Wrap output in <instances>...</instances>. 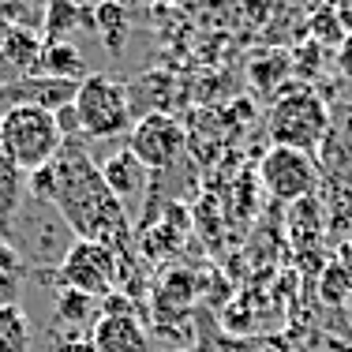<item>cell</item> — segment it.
I'll list each match as a JSON object with an SVG mask.
<instances>
[{"label":"cell","instance_id":"cell-1","mask_svg":"<svg viewBox=\"0 0 352 352\" xmlns=\"http://www.w3.org/2000/svg\"><path fill=\"white\" fill-rule=\"evenodd\" d=\"M27 191H34L38 203H49L60 214V221L75 232V240H94L116 255L131 251L128 210L105 188L98 162L87 154L79 139H68L53 162L30 173Z\"/></svg>","mask_w":352,"mask_h":352},{"label":"cell","instance_id":"cell-2","mask_svg":"<svg viewBox=\"0 0 352 352\" xmlns=\"http://www.w3.org/2000/svg\"><path fill=\"white\" fill-rule=\"evenodd\" d=\"M266 131H270L274 146H292L315 154L318 142L330 131V109L322 94H315L307 82H289L281 94L274 98L270 116H266Z\"/></svg>","mask_w":352,"mask_h":352},{"label":"cell","instance_id":"cell-3","mask_svg":"<svg viewBox=\"0 0 352 352\" xmlns=\"http://www.w3.org/2000/svg\"><path fill=\"white\" fill-rule=\"evenodd\" d=\"M72 109L79 116V131L87 139H120L135 124V109H131L128 87L109 79L102 72L79 79Z\"/></svg>","mask_w":352,"mask_h":352},{"label":"cell","instance_id":"cell-4","mask_svg":"<svg viewBox=\"0 0 352 352\" xmlns=\"http://www.w3.org/2000/svg\"><path fill=\"white\" fill-rule=\"evenodd\" d=\"M64 146V135L56 128V116L41 105H15L0 120V150L19 165L23 173H38L49 165Z\"/></svg>","mask_w":352,"mask_h":352},{"label":"cell","instance_id":"cell-5","mask_svg":"<svg viewBox=\"0 0 352 352\" xmlns=\"http://www.w3.org/2000/svg\"><path fill=\"white\" fill-rule=\"evenodd\" d=\"M56 289H79L94 300H105L120 285V255L94 240H72L60 258V270H53Z\"/></svg>","mask_w":352,"mask_h":352},{"label":"cell","instance_id":"cell-6","mask_svg":"<svg viewBox=\"0 0 352 352\" xmlns=\"http://www.w3.org/2000/svg\"><path fill=\"white\" fill-rule=\"evenodd\" d=\"M184 146H188V131H184V124L176 120V116L162 113V109L139 116V120L131 124V131H128V150L139 157V165L146 173L169 169L176 157L184 154Z\"/></svg>","mask_w":352,"mask_h":352},{"label":"cell","instance_id":"cell-7","mask_svg":"<svg viewBox=\"0 0 352 352\" xmlns=\"http://www.w3.org/2000/svg\"><path fill=\"white\" fill-rule=\"evenodd\" d=\"M258 176H263V188L278 203L292 206L311 199L318 184V165H315V154H304V150H292V146H270L263 154Z\"/></svg>","mask_w":352,"mask_h":352},{"label":"cell","instance_id":"cell-8","mask_svg":"<svg viewBox=\"0 0 352 352\" xmlns=\"http://www.w3.org/2000/svg\"><path fill=\"white\" fill-rule=\"evenodd\" d=\"M94 352H146L150 338L135 315H98L90 326Z\"/></svg>","mask_w":352,"mask_h":352},{"label":"cell","instance_id":"cell-9","mask_svg":"<svg viewBox=\"0 0 352 352\" xmlns=\"http://www.w3.org/2000/svg\"><path fill=\"white\" fill-rule=\"evenodd\" d=\"M98 173H102V180H105V188L113 191L116 199H131V195H139L142 188H146V169L139 165V157L131 154L128 146H120L116 154H109L102 165H98Z\"/></svg>","mask_w":352,"mask_h":352},{"label":"cell","instance_id":"cell-10","mask_svg":"<svg viewBox=\"0 0 352 352\" xmlns=\"http://www.w3.org/2000/svg\"><path fill=\"white\" fill-rule=\"evenodd\" d=\"M41 45H45V41H41L34 30H27V27H12V30L0 34V56H4V64L19 75V79L23 75H34Z\"/></svg>","mask_w":352,"mask_h":352},{"label":"cell","instance_id":"cell-11","mask_svg":"<svg viewBox=\"0 0 352 352\" xmlns=\"http://www.w3.org/2000/svg\"><path fill=\"white\" fill-rule=\"evenodd\" d=\"M82 68H87V64H82L79 45H72V41H45V45H41V56H38L34 75L79 82V79H82Z\"/></svg>","mask_w":352,"mask_h":352},{"label":"cell","instance_id":"cell-12","mask_svg":"<svg viewBox=\"0 0 352 352\" xmlns=\"http://www.w3.org/2000/svg\"><path fill=\"white\" fill-rule=\"evenodd\" d=\"M90 30H94V34L105 41V49L120 53L124 41H128V30H131L128 8L113 4V0H102V4H94V12H90Z\"/></svg>","mask_w":352,"mask_h":352},{"label":"cell","instance_id":"cell-13","mask_svg":"<svg viewBox=\"0 0 352 352\" xmlns=\"http://www.w3.org/2000/svg\"><path fill=\"white\" fill-rule=\"evenodd\" d=\"M23 199H27L23 169L0 150V232L12 229V217L23 210Z\"/></svg>","mask_w":352,"mask_h":352},{"label":"cell","instance_id":"cell-14","mask_svg":"<svg viewBox=\"0 0 352 352\" xmlns=\"http://www.w3.org/2000/svg\"><path fill=\"white\" fill-rule=\"evenodd\" d=\"M56 322L64 326V330H79V326H87L90 318H98V300L87 296V292L79 289H56V307H53Z\"/></svg>","mask_w":352,"mask_h":352},{"label":"cell","instance_id":"cell-15","mask_svg":"<svg viewBox=\"0 0 352 352\" xmlns=\"http://www.w3.org/2000/svg\"><path fill=\"white\" fill-rule=\"evenodd\" d=\"M307 30H311L315 45H326V49L341 45L345 30H341V23H338V8H333V0H315V4L307 8Z\"/></svg>","mask_w":352,"mask_h":352},{"label":"cell","instance_id":"cell-16","mask_svg":"<svg viewBox=\"0 0 352 352\" xmlns=\"http://www.w3.org/2000/svg\"><path fill=\"white\" fill-rule=\"evenodd\" d=\"M30 349V318L23 304L0 307V352H27Z\"/></svg>","mask_w":352,"mask_h":352},{"label":"cell","instance_id":"cell-17","mask_svg":"<svg viewBox=\"0 0 352 352\" xmlns=\"http://www.w3.org/2000/svg\"><path fill=\"white\" fill-rule=\"evenodd\" d=\"M289 72H292V56H285V53H263L255 64H251V79L258 82V90H278L285 87V79H289Z\"/></svg>","mask_w":352,"mask_h":352},{"label":"cell","instance_id":"cell-18","mask_svg":"<svg viewBox=\"0 0 352 352\" xmlns=\"http://www.w3.org/2000/svg\"><path fill=\"white\" fill-rule=\"evenodd\" d=\"M318 292H322L326 304H341V300H349V292H352V270H349V266H341V263L326 266Z\"/></svg>","mask_w":352,"mask_h":352},{"label":"cell","instance_id":"cell-19","mask_svg":"<svg viewBox=\"0 0 352 352\" xmlns=\"http://www.w3.org/2000/svg\"><path fill=\"white\" fill-rule=\"evenodd\" d=\"M53 352H94V341L82 330H53Z\"/></svg>","mask_w":352,"mask_h":352},{"label":"cell","instance_id":"cell-20","mask_svg":"<svg viewBox=\"0 0 352 352\" xmlns=\"http://www.w3.org/2000/svg\"><path fill=\"white\" fill-rule=\"evenodd\" d=\"M4 304H19V274L0 266V307Z\"/></svg>","mask_w":352,"mask_h":352},{"label":"cell","instance_id":"cell-21","mask_svg":"<svg viewBox=\"0 0 352 352\" xmlns=\"http://www.w3.org/2000/svg\"><path fill=\"white\" fill-rule=\"evenodd\" d=\"M333 64H338L341 79L352 82V34H345V38H341V45L333 49Z\"/></svg>","mask_w":352,"mask_h":352},{"label":"cell","instance_id":"cell-22","mask_svg":"<svg viewBox=\"0 0 352 352\" xmlns=\"http://www.w3.org/2000/svg\"><path fill=\"white\" fill-rule=\"evenodd\" d=\"M333 8H338V23L345 34H352V0H333Z\"/></svg>","mask_w":352,"mask_h":352},{"label":"cell","instance_id":"cell-23","mask_svg":"<svg viewBox=\"0 0 352 352\" xmlns=\"http://www.w3.org/2000/svg\"><path fill=\"white\" fill-rule=\"evenodd\" d=\"M12 79H19V75H15L12 68H8V64H4V56H0V82H12Z\"/></svg>","mask_w":352,"mask_h":352},{"label":"cell","instance_id":"cell-24","mask_svg":"<svg viewBox=\"0 0 352 352\" xmlns=\"http://www.w3.org/2000/svg\"><path fill=\"white\" fill-rule=\"evenodd\" d=\"M341 255H345V263H349V270H352V244H349L345 251H341Z\"/></svg>","mask_w":352,"mask_h":352},{"label":"cell","instance_id":"cell-25","mask_svg":"<svg viewBox=\"0 0 352 352\" xmlns=\"http://www.w3.org/2000/svg\"><path fill=\"white\" fill-rule=\"evenodd\" d=\"M113 4H120V8H128V4H131V0H113Z\"/></svg>","mask_w":352,"mask_h":352},{"label":"cell","instance_id":"cell-26","mask_svg":"<svg viewBox=\"0 0 352 352\" xmlns=\"http://www.w3.org/2000/svg\"><path fill=\"white\" fill-rule=\"evenodd\" d=\"M176 352H184V349H176Z\"/></svg>","mask_w":352,"mask_h":352}]
</instances>
